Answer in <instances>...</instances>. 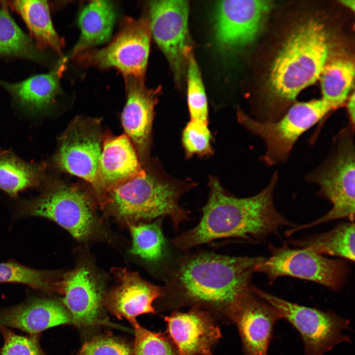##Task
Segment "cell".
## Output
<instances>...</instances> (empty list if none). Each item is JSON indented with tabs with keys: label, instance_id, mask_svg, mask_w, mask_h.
Masks as SVG:
<instances>
[{
	"label": "cell",
	"instance_id": "cell-1",
	"mask_svg": "<svg viewBox=\"0 0 355 355\" xmlns=\"http://www.w3.org/2000/svg\"><path fill=\"white\" fill-rule=\"evenodd\" d=\"M263 256H233L210 251L182 256L167 268L160 311L186 306L211 313L216 320L233 323L243 297Z\"/></svg>",
	"mask_w": 355,
	"mask_h": 355
},
{
	"label": "cell",
	"instance_id": "cell-2",
	"mask_svg": "<svg viewBox=\"0 0 355 355\" xmlns=\"http://www.w3.org/2000/svg\"><path fill=\"white\" fill-rule=\"evenodd\" d=\"M278 175L259 193L247 198L226 194L218 180L210 181V196L199 223L176 237L173 244L183 251L222 238H239L251 242L264 241L277 235L283 227L297 225L282 215L274 202Z\"/></svg>",
	"mask_w": 355,
	"mask_h": 355
},
{
	"label": "cell",
	"instance_id": "cell-3",
	"mask_svg": "<svg viewBox=\"0 0 355 355\" xmlns=\"http://www.w3.org/2000/svg\"><path fill=\"white\" fill-rule=\"evenodd\" d=\"M329 35L322 21L305 20L289 33L271 66L268 86L276 99L292 101L320 77L327 62Z\"/></svg>",
	"mask_w": 355,
	"mask_h": 355
},
{
	"label": "cell",
	"instance_id": "cell-4",
	"mask_svg": "<svg viewBox=\"0 0 355 355\" xmlns=\"http://www.w3.org/2000/svg\"><path fill=\"white\" fill-rule=\"evenodd\" d=\"M181 192L177 187L162 180L146 171L110 190L105 207L128 223L158 217H170L175 231L187 220L188 212L180 207Z\"/></svg>",
	"mask_w": 355,
	"mask_h": 355
},
{
	"label": "cell",
	"instance_id": "cell-5",
	"mask_svg": "<svg viewBox=\"0 0 355 355\" xmlns=\"http://www.w3.org/2000/svg\"><path fill=\"white\" fill-rule=\"evenodd\" d=\"M355 129L348 124L337 135L328 158L309 174L308 180L320 186V193L331 203L323 216L308 224L297 226L293 233L337 219H355Z\"/></svg>",
	"mask_w": 355,
	"mask_h": 355
},
{
	"label": "cell",
	"instance_id": "cell-6",
	"mask_svg": "<svg viewBox=\"0 0 355 355\" xmlns=\"http://www.w3.org/2000/svg\"><path fill=\"white\" fill-rule=\"evenodd\" d=\"M333 110L320 99L294 104L275 122L256 120L242 111L237 116L243 126L264 140L266 150L262 159L272 166L286 161L300 136Z\"/></svg>",
	"mask_w": 355,
	"mask_h": 355
},
{
	"label": "cell",
	"instance_id": "cell-7",
	"mask_svg": "<svg viewBox=\"0 0 355 355\" xmlns=\"http://www.w3.org/2000/svg\"><path fill=\"white\" fill-rule=\"evenodd\" d=\"M149 19L125 17L118 32L106 47L88 49L73 59L83 67L101 69L114 68L124 76L144 78L147 64L151 36Z\"/></svg>",
	"mask_w": 355,
	"mask_h": 355
},
{
	"label": "cell",
	"instance_id": "cell-8",
	"mask_svg": "<svg viewBox=\"0 0 355 355\" xmlns=\"http://www.w3.org/2000/svg\"><path fill=\"white\" fill-rule=\"evenodd\" d=\"M252 289L298 331L305 355H323L337 345L350 341L344 333L349 328V320L334 312L298 305L253 285Z\"/></svg>",
	"mask_w": 355,
	"mask_h": 355
},
{
	"label": "cell",
	"instance_id": "cell-9",
	"mask_svg": "<svg viewBox=\"0 0 355 355\" xmlns=\"http://www.w3.org/2000/svg\"><path fill=\"white\" fill-rule=\"evenodd\" d=\"M270 255L258 264L256 272L264 274L270 284L279 277L288 276L310 281L338 290L344 285L350 269L346 261L330 259L303 248L287 245L269 246Z\"/></svg>",
	"mask_w": 355,
	"mask_h": 355
},
{
	"label": "cell",
	"instance_id": "cell-10",
	"mask_svg": "<svg viewBox=\"0 0 355 355\" xmlns=\"http://www.w3.org/2000/svg\"><path fill=\"white\" fill-rule=\"evenodd\" d=\"M103 140L99 119L78 116L62 137L55 156L60 169L91 184L101 208L104 196L99 179V167Z\"/></svg>",
	"mask_w": 355,
	"mask_h": 355
},
{
	"label": "cell",
	"instance_id": "cell-11",
	"mask_svg": "<svg viewBox=\"0 0 355 355\" xmlns=\"http://www.w3.org/2000/svg\"><path fill=\"white\" fill-rule=\"evenodd\" d=\"M20 209L24 216L54 221L79 240L89 236L93 226L92 201L85 191L75 185H57L26 202Z\"/></svg>",
	"mask_w": 355,
	"mask_h": 355
},
{
	"label": "cell",
	"instance_id": "cell-12",
	"mask_svg": "<svg viewBox=\"0 0 355 355\" xmlns=\"http://www.w3.org/2000/svg\"><path fill=\"white\" fill-rule=\"evenodd\" d=\"M151 35L165 55L175 80L180 84L192 51L188 30L186 0H154L149 3Z\"/></svg>",
	"mask_w": 355,
	"mask_h": 355
},
{
	"label": "cell",
	"instance_id": "cell-13",
	"mask_svg": "<svg viewBox=\"0 0 355 355\" xmlns=\"http://www.w3.org/2000/svg\"><path fill=\"white\" fill-rule=\"evenodd\" d=\"M272 4L260 0H223L216 6L214 34L217 45L228 52L251 43L262 27Z\"/></svg>",
	"mask_w": 355,
	"mask_h": 355
},
{
	"label": "cell",
	"instance_id": "cell-14",
	"mask_svg": "<svg viewBox=\"0 0 355 355\" xmlns=\"http://www.w3.org/2000/svg\"><path fill=\"white\" fill-rule=\"evenodd\" d=\"M56 291L63 295L61 303L76 326L86 328L109 324L104 317L106 293L88 268L79 267L65 273L58 281Z\"/></svg>",
	"mask_w": 355,
	"mask_h": 355
},
{
	"label": "cell",
	"instance_id": "cell-15",
	"mask_svg": "<svg viewBox=\"0 0 355 355\" xmlns=\"http://www.w3.org/2000/svg\"><path fill=\"white\" fill-rule=\"evenodd\" d=\"M166 333L178 355H213V348L221 337L216 319L210 312L191 307L186 313L174 311L165 317Z\"/></svg>",
	"mask_w": 355,
	"mask_h": 355
},
{
	"label": "cell",
	"instance_id": "cell-16",
	"mask_svg": "<svg viewBox=\"0 0 355 355\" xmlns=\"http://www.w3.org/2000/svg\"><path fill=\"white\" fill-rule=\"evenodd\" d=\"M127 101L121 114L125 132L141 161L147 154L151 131L154 109L161 87L149 89L143 78L124 76Z\"/></svg>",
	"mask_w": 355,
	"mask_h": 355
},
{
	"label": "cell",
	"instance_id": "cell-17",
	"mask_svg": "<svg viewBox=\"0 0 355 355\" xmlns=\"http://www.w3.org/2000/svg\"><path fill=\"white\" fill-rule=\"evenodd\" d=\"M282 318L252 290L242 299L234 316L245 355H268L273 328Z\"/></svg>",
	"mask_w": 355,
	"mask_h": 355
},
{
	"label": "cell",
	"instance_id": "cell-18",
	"mask_svg": "<svg viewBox=\"0 0 355 355\" xmlns=\"http://www.w3.org/2000/svg\"><path fill=\"white\" fill-rule=\"evenodd\" d=\"M119 284L105 294L104 307L119 319H126L130 322L145 313H155L152 304L160 298L163 287L142 279L138 273L125 269L114 271Z\"/></svg>",
	"mask_w": 355,
	"mask_h": 355
},
{
	"label": "cell",
	"instance_id": "cell-19",
	"mask_svg": "<svg viewBox=\"0 0 355 355\" xmlns=\"http://www.w3.org/2000/svg\"><path fill=\"white\" fill-rule=\"evenodd\" d=\"M140 160L131 141L125 134L104 137L99 167V179L106 205L108 192L142 174Z\"/></svg>",
	"mask_w": 355,
	"mask_h": 355
},
{
	"label": "cell",
	"instance_id": "cell-20",
	"mask_svg": "<svg viewBox=\"0 0 355 355\" xmlns=\"http://www.w3.org/2000/svg\"><path fill=\"white\" fill-rule=\"evenodd\" d=\"M72 323L70 314L58 301L35 298L0 314V324L36 333L47 328Z\"/></svg>",
	"mask_w": 355,
	"mask_h": 355
},
{
	"label": "cell",
	"instance_id": "cell-21",
	"mask_svg": "<svg viewBox=\"0 0 355 355\" xmlns=\"http://www.w3.org/2000/svg\"><path fill=\"white\" fill-rule=\"evenodd\" d=\"M68 59H63L48 73L36 75L15 83L0 80V86L23 106L33 110L43 109L50 105L60 92V80Z\"/></svg>",
	"mask_w": 355,
	"mask_h": 355
},
{
	"label": "cell",
	"instance_id": "cell-22",
	"mask_svg": "<svg viewBox=\"0 0 355 355\" xmlns=\"http://www.w3.org/2000/svg\"><path fill=\"white\" fill-rule=\"evenodd\" d=\"M116 16L114 4L110 1L94 0L88 3L79 14L81 34L70 56L73 59L90 48L108 41Z\"/></svg>",
	"mask_w": 355,
	"mask_h": 355
},
{
	"label": "cell",
	"instance_id": "cell-23",
	"mask_svg": "<svg viewBox=\"0 0 355 355\" xmlns=\"http://www.w3.org/2000/svg\"><path fill=\"white\" fill-rule=\"evenodd\" d=\"M8 2L22 17L39 49L50 48L61 54L64 43L54 29L47 1L20 0Z\"/></svg>",
	"mask_w": 355,
	"mask_h": 355
},
{
	"label": "cell",
	"instance_id": "cell-24",
	"mask_svg": "<svg viewBox=\"0 0 355 355\" xmlns=\"http://www.w3.org/2000/svg\"><path fill=\"white\" fill-rule=\"evenodd\" d=\"M354 222L340 224L326 232L316 234L287 243L314 253L334 256L354 261Z\"/></svg>",
	"mask_w": 355,
	"mask_h": 355
},
{
	"label": "cell",
	"instance_id": "cell-25",
	"mask_svg": "<svg viewBox=\"0 0 355 355\" xmlns=\"http://www.w3.org/2000/svg\"><path fill=\"white\" fill-rule=\"evenodd\" d=\"M24 58L39 63L45 55L11 17L6 3L0 7V57Z\"/></svg>",
	"mask_w": 355,
	"mask_h": 355
},
{
	"label": "cell",
	"instance_id": "cell-26",
	"mask_svg": "<svg viewBox=\"0 0 355 355\" xmlns=\"http://www.w3.org/2000/svg\"><path fill=\"white\" fill-rule=\"evenodd\" d=\"M354 77L355 66L350 60L338 58L327 62L320 77L321 99L336 109L347 100Z\"/></svg>",
	"mask_w": 355,
	"mask_h": 355
},
{
	"label": "cell",
	"instance_id": "cell-27",
	"mask_svg": "<svg viewBox=\"0 0 355 355\" xmlns=\"http://www.w3.org/2000/svg\"><path fill=\"white\" fill-rule=\"evenodd\" d=\"M42 175L39 169L13 155L0 152V189L11 196L39 185Z\"/></svg>",
	"mask_w": 355,
	"mask_h": 355
},
{
	"label": "cell",
	"instance_id": "cell-28",
	"mask_svg": "<svg viewBox=\"0 0 355 355\" xmlns=\"http://www.w3.org/2000/svg\"><path fill=\"white\" fill-rule=\"evenodd\" d=\"M132 237L130 252L149 261H156L164 253L165 240L160 222L129 223Z\"/></svg>",
	"mask_w": 355,
	"mask_h": 355
},
{
	"label": "cell",
	"instance_id": "cell-29",
	"mask_svg": "<svg viewBox=\"0 0 355 355\" xmlns=\"http://www.w3.org/2000/svg\"><path fill=\"white\" fill-rule=\"evenodd\" d=\"M60 277L49 271L31 268L14 262L0 263V283H15L45 291H56Z\"/></svg>",
	"mask_w": 355,
	"mask_h": 355
},
{
	"label": "cell",
	"instance_id": "cell-30",
	"mask_svg": "<svg viewBox=\"0 0 355 355\" xmlns=\"http://www.w3.org/2000/svg\"><path fill=\"white\" fill-rule=\"evenodd\" d=\"M186 73L187 102L191 120L208 124L207 97L200 70L193 51L188 56Z\"/></svg>",
	"mask_w": 355,
	"mask_h": 355
},
{
	"label": "cell",
	"instance_id": "cell-31",
	"mask_svg": "<svg viewBox=\"0 0 355 355\" xmlns=\"http://www.w3.org/2000/svg\"><path fill=\"white\" fill-rule=\"evenodd\" d=\"M130 323L135 333L133 355H178L176 346L166 333L152 332L137 321Z\"/></svg>",
	"mask_w": 355,
	"mask_h": 355
},
{
	"label": "cell",
	"instance_id": "cell-32",
	"mask_svg": "<svg viewBox=\"0 0 355 355\" xmlns=\"http://www.w3.org/2000/svg\"><path fill=\"white\" fill-rule=\"evenodd\" d=\"M211 138L207 123L191 120L182 135V143L187 157H190L194 154L203 156L212 154Z\"/></svg>",
	"mask_w": 355,
	"mask_h": 355
},
{
	"label": "cell",
	"instance_id": "cell-33",
	"mask_svg": "<svg viewBox=\"0 0 355 355\" xmlns=\"http://www.w3.org/2000/svg\"><path fill=\"white\" fill-rule=\"evenodd\" d=\"M76 355H133V348L118 337L103 334L85 342Z\"/></svg>",
	"mask_w": 355,
	"mask_h": 355
},
{
	"label": "cell",
	"instance_id": "cell-34",
	"mask_svg": "<svg viewBox=\"0 0 355 355\" xmlns=\"http://www.w3.org/2000/svg\"><path fill=\"white\" fill-rule=\"evenodd\" d=\"M2 355H41L36 342L31 338L4 332V344Z\"/></svg>",
	"mask_w": 355,
	"mask_h": 355
},
{
	"label": "cell",
	"instance_id": "cell-35",
	"mask_svg": "<svg viewBox=\"0 0 355 355\" xmlns=\"http://www.w3.org/2000/svg\"><path fill=\"white\" fill-rule=\"evenodd\" d=\"M355 93H353L347 104V108L349 117V124L355 129Z\"/></svg>",
	"mask_w": 355,
	"mask_h": 355
},
{
	"label": "cell",
	"instance_id": "cell-36",
	"mask_svg": "<svg viewBox=\"0 0 355 355\" xmlns=\"http://www.w3.org/2000/svg\"><path fill=\"white\" fill-rule=\"evenodd\" d=\"M340 2L347 7L351 8L353 11L355 10V0H340Z\"/></svg>",
	"mask_w": 355,
	"mask_h": 355
}]
</instances>
